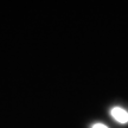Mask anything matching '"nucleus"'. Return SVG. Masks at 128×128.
Here are the masks:
<instances>
[{"label": "nucleus", "mask_w": 128, "mask_h": 128, "mask_svg": "<svg viewBox=\"0 0 128 128\" xmlns=\"http://www.w3.org/2000/svg\"><path fill=\"white\" fill-rule=\"evenodd\" d=\"M92 128H108V127L103 124H95L94 126H92Z\"/></svg>", "instance_id": "f03ea898"}, {"label": "nucleus", "mask_w": 128, "mask_h": 128, "mask_svg": "<svg viewBox=\"0 0 128 128\" xmlns=\"http://www.w3.org/2000/svg\"><path fill=\"white\" fill-rule=\"evenodd\" d=\"M110 115L119 124H127L128 122V112L126 109H124V108H121V107H114V108H112Z\"/></svg>", "instance_id": "f257e3e1"}]
</instances>
